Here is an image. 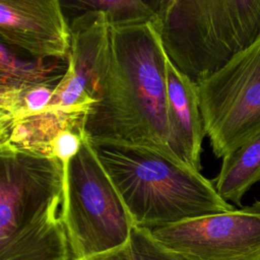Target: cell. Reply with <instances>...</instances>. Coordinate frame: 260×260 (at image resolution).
Segmentation results:
<instances>
[{"mask_svg": "<svg viewBox=\"0 0 260 260\" xmlns=\"http://www.w3.org/2000/svg\"><path fill=\"white\" fill-rule=\"evenodd\" d=\"M0 36L38 60H67L71 42L58 0H0Z\"/></svg>", "mask_w": 260, "mask_h": 260, "instance_id": "cell-9", "label": "cell"}, {"mask_svg": "<svg viewBox=\"0 0 260 260\" xmlns=\"http://www.w3.org/2000/svg\"><path fill=\"white\" fill-rule=\"evenodd\" d=\"M166 68L167 113L172 152L179 160L200 171L202 141L206 133L198 83L183 73L169 57Z\"/></svg>", "mask_w": 260, "mask_h": 260, "instance_id": "cell-10", "label": "cell"}, {"mask_svg": "<svg viewBox=\"0 0 260 260\" xmlns=\"http://www.w3.org/2000/svg\"><path fill=\"white\" fill-rule=\"evenodd\" d=\"M62 214L72 260L123 245L135 225L85 137L79 151L65 164Z\"/></svg>", "mask_w": 260, "mask_h": 260, "instance_id": "cell-5", "label": "cell"}, {"mask_svg": "<svg viewBox=\"0 0 260 260\" xmlns=\"http://www.w3.org/2000/svg\"><path fill=\"white\" fill-rule=\"evenodd\" d=\"M80 260H182L162 245L150 230L134 225L121 246Z\"/></svg>", "mask_w": 260, "mask_h": 260, "instance_id": "cell-15", "label": "cell"}, {"mask_svg": "<svg viewBox=\"0 0 260 260\" xmlns=\"http://www.w3.org/2000/svg\"><path fill=\"white\" fill-rule=\"evenodd\" d=\"M64 176L55 156L0 145V260H72Z\"/></svg>", "mask_w": 260, "mask_h": 260, "instance_id": "cell-3", "label": "cell"}, {"mask_svg": "<svg viewBox=\"0 0 260 260\" xmlns=\"http://www.w3.org/2000/svg\"><path fill=\"white\" fill-rule=\"evenodd\" d=\"M155 27L169 59L198 83L260 37V0H169Z\"/></svg>", "mask_w": 260, "mask_h": 260, "instance_id": "cell-4", "label": "cell"}, {"mask_svg": "<svg viewBox=\"0 0 260 260\" xmlns=\"http://www.w3.org/2000/svg\"><path fill=\"white\" fill-rule=\"evenodd\" d=\"M260 182V132L222 157L215 189L228 202L241 206L246 192Z\"/></svg>", "mask_w": 260, "mask_h": 260, "instance_id": "cell-13", "label": "cell"}, {"mask_svg": "<svg viewBox=\"0 0 260 260\" xmlns=\"http://www.w3.org/2000/svg\"><path fill=\"white\" fill-rule=\"evenodd\" d=\"M150 231L182 260H260V201Z\"/></svg>", "mask_w": 260, "mask_h": 260, "instance_id": "cell-7", "label": "cell"}, {"mask_svg": "<svg viewBox=\"0 0 260 260\" xmlns=\"http://www.w3.org/2000/svg\"><path fill=\"white\" fill-rule=\"evenodd\" d=\"M85 112L47 109L41 113L0 123V145L53 156V142L64 130L83 131Z\"/></svg>", "mask_w": 260, "mask_h": 260, "instance_id": "cell-11", "label": "cell"}, {"mask_svg": "<svg viewBox=\"0 0 260 260\" xmlns=\"http://www.w3.org/2000/svg\"><path fill=\"white\" fill-rule=\"evenodd\" d=\"M83 139L82 130L69 129L62 131L53 142V156L64 164L68 162L79 151Z\"/></svg>", "mask_w": 260, "mask_h": 260, "instance_id": "cell-16", "label": "cell"}, {"mask_svg": "<svg viewBox=\"0 0 260 260\" xmlns=\"http://www.w3.org/2000/svg\"><path fill=\"white\" fill-rule=\"evenodd\" d=\"M70 26L77 20L104 14L110 26L158 24L169 0H58Z\"/></svg>", "mask_w": 260, "mask_h": 260, "instance_id": "cell-12", "label": "cell"}, {"mask_svg": "<svg viewBox=\"0 0 260 260\" xmlns=\"http://www.w3.org/2000/svg\"><path fill=\"white\" fill-rule=\"evenodd\" d=\"M89 142L135 225L153 230L235 209L200 171L155 148Z\"/></svg>", "mask_w": 260, "mask_h": 260, "instance_id": "cell-2", "label": "cell"}, {"mask_svg": "<svg viewBox=\"0 0 260 260\" xmlns=\"http://www.w3.org/2000/svg\"><path fill=\"white\" fill-rule=\"evenodd\" d=\"M70 31L67 67L47 109L86 113L99 98L107 71L110 25L104 14H95L75 21Z\"/></svg>", "mask_w": 260, "mask_h": 260, "instance_id": "cell-8", "label": "cell"}, {"mask_svg": "<svg viewBox=\"0 0 260 260\" xmlns=\"http://www.w3.org/2000/svg\"><path fill=\"white\" fill-rule=\"evenodd\" d=\"M198 87L205 133L222 158L260 132V37Z\"/></svg>", "mask_w": 260, "mask_h": 260, "instance_id": "cell-6", "label": "cell"}, {"mask_svg": "<svg viewBox=\"0 0 260 260\" xmlns=\"http://www.w3.org/2000/svg\"><path fill=\"white\" fill-rule=\"evenodd\" d=\"M109 42L107 71L85 113L84 137L148 146L175 157L167 113L168 55L155 25L110 26Z\"/></svg>", "mask_w": 260, "mask_h": 260, "instance_id": "cell-1", "label": "cell"}, {"mask_svg": "<svg viewBox=\"0 0 260 260\" xmlns=\"http://www.w3.org/2000/svg\"><path fill=\"white\" fill-rule=\"evenodd\" d=\"M56 84L48 79L2 82L0 89V123L45 111L53 98Z\"/></svg>", "mask_w": 260, "mask_h": 260, "instance_id": "cell-14", "label": "cell"}]
</instances>
